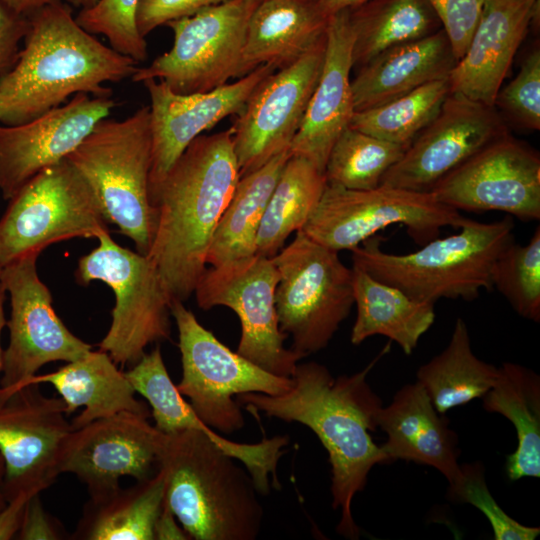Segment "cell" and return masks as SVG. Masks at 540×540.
<instances>
[{
    "label": "cell",
    "instance_id": "38",
    "mask_svg": "<svg viewBox=\"0 0 540 540\" xmlns=\"http://www.w3.org/2000/svg\"><path fill=\"white\" fill-rule=\"evenodd\" d=\"M139 0H96L82 8L76 22L93 35H103L110 47L137 63L147 58V42L138 31Z\"/></svg>",
    "mask_w": 540,
    "mask_h": 540
},
{
    "label": "cell",
    "instance_id": "4",
    "mask_svg": "<svg viewBox=\"0 0 540 540\" xmlns=\"http://www.w3.org/2000/svg\"><path fill=\"white\" fill-rule=\"evenodd\" d=\"M206 434L184 429L165 434L158 469L164 503L190 539L254 540L264 510L249 472Z\"/></svg>",
    "mask_w": 540,
    "mask_h": 540
},
{
    "label": "cell",
    "instance_id": "53",
    "mask_svg": "<svg viewBox=\"0 0 540 540\" xmlns=\"http://www.w3.org/2000/svg\"><path fill=\"white\" fill-rule=\"evenodd\" d=\"M2 270H3V267L0 265V277H1V274H2Z\"/></svg>",
    "mask_w": 540,
    "mask_h": 540
},
{
    "label": "cell",
    "instance_id": "21",
    "mask_svg": "<svg viewBox=\"0 0 540 540\" xmlns=\"http://www.w3.org/2000/svg\"><path fill=\"white\" fill-rule=\"evenodd\" d=\"M115 106L110 96L78 93L24 124L0 123L2 198L10 200L40 171L66 158Z\"/></svg>",
    "mask_w": 540,
    "mask_h": 540
},
{
    "label": "cell",
    "instance_id": "20",
    "mask_svg": "<svg viewBox=\"0 0 540 540\" xmlns=\"http://www.w3.org/2000/svg\"><path fill=\"white\" fill-rule=\"evenodd\" d=\"M274 71L273 66L263 65L236 82L191 94L176 93L166 83L156 79L142 82L151 102L149 199L154 207L163 180L187 146L222 119L239 115L256 88Z\"/></svg>",
    "mask_w": 540,
    "mask_h": 540
},
{
    "label": "cell",
    "instance_id": "24",
    "mask_svg": "<svg viewBox=\"0 0 540 540\" xmlns=\"http://www.w3.org/2000/svg\"><path fill=\"white\" fill-rule=\"evenodd\" d=\"M376 424L387 435L381 449L389 464L413 461L434 467L449 486L459 481L458 436L418 382L401 387L390 404L380 408Z\"/></svg>",
    "mask_w": 540,
    "mask_h": 540
},
{
    "label": "cell",
    "instance_id": "15",
    "mask_svg": "<svg viewBox=\"0 0 540 540\" xmlns=\"http://www.w3.org/2000/svg\"><path fill=\"white\" fill-rule=\"evenodd\" d=\"M429 192L459 211L495 210L525 222L539 221V153L506 132L439 180Z\"/></svg>",
    "mask_w": 540,
    "mask_h": 540
},
{
    "label": "cell",
    "instance_id": "3",
    "mask_svg": "<svg viewBox=\"0 0 540 540\" xmlns=\"http://www.w3.org/2000/svg\"><path fill=\"white\" fill-rule=\"evenodd\" d=\"M29 17L19 58L0 82V123L19 125L78 93L111 96L105 84L131 77L137 62L84 30L69 4L47 5Z\"/></svg>",
    "mask_w": 540,
    "mask_h": 540
},
{
    "label": "cell",
    "instance_id": "46",
    "mask_svg": "<svg viewBox=\"0 0 540 540\" xmlns=\"http://www.w3.org/2000/svg\"><path fill=\"white\" fill-rule=\"evenodd\" d=\"M177 518L164 503L154 526V540H187L186 531L179 525Z\"/></svg>",
    "mask_w": 540,
    "mask_h": 540
},
{
    "label": "cell",
    "instance_id": "30",
    "mask_svg": "<svg viewBox=\"0 0 540 540\" xmlns=\"http://www.w3.org/2000/svg\"><path fill=\"white\" fill-rule=\"evenodd\" d=\"M487 412L499 413L515 427L517 447L505 471L512 481L540 477V377L522 365L504 362L492 388L482 397Z\"/></svg>",
    "mask_w": 540,
    "mask_h": 540
},
{
    "label": "cell",
    "instance_id": "5",
    "mask_svg": "<svg viewBox=\"0 0 540 540\" xmlns=\"http://www.w3.org/2000/svg\"><path fill=\"white\" fill-rule=\"evenodd\" d=\"M511 216L483 223L472 219L459 232L435 238L412 253L394 254L381 249L382 237L373 235L350 250L352 262L411 298L435 304L441 298L476 299L491 290V271L500 253L514 239Z\"/></svg>",
    "mask_w": 540,
    "mask_h": 540
},
{
    "label": "cell",
    "instance_id": "31",
    "mask_svg": "<svg viewBox=\"0 0 540 540\" xmlns=\"http://www.w3.org/2000/svg\"><path fill=\"white\" fill-rule=\"evenodd\" d=\"M290 157V149L285 150L240 177L214 231L207 263L217 267L256 254V238L265 208Z\"/></svg>",
    "mask_w": 540,
    "mask_h": 540
},
{
    "label": "cell",
    "instance_id": "47",
    "mask_svg": "<svg viewBox=\"0 0 540 540\" xmlns=\"http://www.w3.org/2000/svg\"><path fill=\"white\" fill-rule=\"evenodd\" d=\"M9 8L21 15L30 16L37 10L58 2L81 7L82 0H2Z\"/></svg>",
    "mask_w": 540,
    "mask_h": 540
},
{
    "label": "cell",
    "instance_id": "37",
    "mask_svg": "<svg viewBox=\"0 0 540 540\" xmlns=\"http://www.w3.org/2000/svg\"><path fill=\"white\" fill-rule=\"evenodd\" d=\"M492 287L524 319L540 321V227L525 245L515 242L498 256L491 271Z\"/></svg>",
    "mask_w": 540,
    "mask_h": 540
},
{
    "label": "cell",
    "instance_id": "43",
    "mask_svg": "<svg viewBox=\"0 0 540 540\" xmlns=\"http://www.w3.org/2000/svg\"><path fill=\"white\" fill-rule=\"evenodd\" d=\"M29 30V17L16 13L0 0V82L17 63Z\"/></svg>",
    "mask_w": 540,
    "mask_h": 540
},
{
    "label": "cell",
    "instance_id": "28",
    "mask_svg": "<svg viewBox=\"0 0 540 540\" xmlns=\"http://www.w3.org/2000/svg\"><path fill=\"white\" fill-rule=\"evenodd\" d=\"M352 275L357 315L351 343L359 345L371 336L381 335L398 344L405 354H411L434 323L435 304L415 300L354 265Z\"/></svg>",
    "mask_w": 540,
    "mask_h": 540
},
{
    "label": "cell",
    "instance_id": "16",
    "mask_svg": "<svg viewBox=\"0 0 540 540\" xmlns=\"http://www.w3.org/2000/svg\"><path fill=\"white\" fill-rule=\"evenodd\" d=\"M325 34L301 57L266 77L231 127L240 177L289 150L324 64Z\"/></svg>",
    "mask_w": 540,
    "mask_h": 540
},
{
    "label": "cell",
    "instance_id": "39",
    "mask_svg": "<svg viewBox=\"0 0 540 540\" xmlns=\"http://www.w3.org/2000/svg\"><path fill=\"white\" fill-rule=\"evenodd\" d=\"M448 497L479 509L488 519L496 540H533L540 534L539 527L525 526L502 510L486 485L481 463L461 465V477L449 486Z\"/></svg>",
    "mask_w": 540,
    "mask_h": 540
},
{
    "label": "cell",
    "instance_id": "17",
    "mask_svg": "<svg viewBox=\"0 0 540 540\" xmlns=\"http://www.w3.org/2000/svg\"><path fill=\"white\" fill-rule=\"evenodd\" d=\"M72 430L64 401L45 396L39 384L26 385L0 401L7 501L19 494H40L56 481L62 447Z\"/></svg>",
    "mask_w": 540,
    "mask_h": 540
},
{
    "label": "cell",
    "instance_id": "6",
    "mask_svg": "<svg viewBox=\"0 0 540 540\" xmlns=\"http://www.w3.org/2000/svg\"><path fill=\"white\" fill-rule=\"evenodd\" d=\"M94 189L107 222L147 255L158 208L149 199L152 140L149 106L124 120L105 118L66 157Z\"/></svg>",
    "mask_w": 540,
    "mask_h": 540
},
{
    "label": "cell",
    "instance_id": "23",
    "mask_svg": "<svg viewBox=\"0 0 540 540\" xmlns=\"http://www.w3.org/2000/svg\"><path fill=\"white\" fill-rule=\"evenodd\" d=\"M353 32L349 9L328 18L323 68L290 152L324 172L328 155L355 113L351 90Z\"/></svg>",
    "mask_w": 540,
    "mask_h": 540
},
{
    "label": "cell",
    "instance_id": "36",
    "mask_svg": "<svg viewBox=\"0 0 540 540\" xmlns=\"http://www.w3.org/2000/svg\"><path fill=\"white\" fill-rule=\"evenodd\" d=\"M405 150L404 146L348 126L328 155L324 169L326 182L350 190L376 188Z\"/></svg>",
    "mask_w": 540,
    "mask_h": 540
},
{
    "label": "cell",
    "instance_id": "2",
    "mask_svg": "<svg viewBox=\"0 0 540 540\" xmlns=\"http://www.w3.org/2000/svg\"><path fill=\"white\" fill-rule=\"evenodd\" d=\"M240 179L231 128L196 137L163 180L147 257L171 300L184 302L206 270L214 231Z\"/></svg>",
    "mask_w": 540,
    "mask_h": 540
},
{
    "label": "cell",
    "instance_id": "26",
    "mask_svg": "<svg viewBox=\"0 0 540 540\" xmlns=\"http://www.w3.org/2000/svg\"><path fill=\"white\" fill-rule=\"evenodd\" d=\"M43 383L55 388L66 405L68 416L83 407L81 413L72 419V429L120 412L151 416L148 405L136 398L124 371L100 349L91 350L56 371L36 374L22 387Z\"/></svg>",
    "mask_w": 540,
    "mask_h": 540
},
{
    "label": "cell",
    "instance_id": "45",
    "mask_svg": "<svg viewBox=\"0 0 540 540\" xmlns=\"http://www.w3.org/2000/svg\"><path fill=\"white\" fill-rule=\"evenodd\" d=\"M33 496V494H19L0 510V540L16 538L26 504Z\"/></svg>",
    "mask_w": 540,
    "mask_h": 540
},
{
    "label": "cell",
    "instance_id": "25",
    "mask_svg": "<svg viewBox=\"0 0 540 540\" xmlns=\"http://www.w3.org/2000/svg\"><path fill=\"white\" fill-rule=\"evenodd\" d=\"M455 63L442 29L391 47L359 67L351 80L355 112L380 106L428 82L446 78Z\"/></svg>",
    "mask_w": 540,
    "mask_h": 540
},
{
    "label": "cell",
    "instance_id": "32",
    "mask_svg": "<svg viewBox=\"0 0 540 540\" xmlns=\"http://www.w3.org/2000/svg\"><path fill=\"white\" fill-rule=\"evenodd\" d=\"M353 67L396 45L426 37L440 22L427 0H366L349 8Z\"/></svg>",
    "mask_w": 540,
    "mask_h": 540
},
{
    "label": "cell",
    "instance_id": "19",
    "mask_svg": "<svg viewBox=\"0 0 540 540\" xmlns=\"http://www.w3.org/2000/svg\"><path fill=\"white\" fill-rule=\"evenodd\" d=\"M164 440L148 417L120 412L73 429L62 447L60 472L76 476L90 496L99 495L118 487L123 476L152 477Z\"/></svg>",
    "mask_w": 540,
    "mask_h": 540
},
{
    "label": "cell",
    "instance_id": "35",
    "mask_svg": "<svg viewBox=\"0 0 540 540\" xmlns=\"http://www.w3.org/2000/svg\"><path fill=\"white\" fill-rule=\"evenodd\" d=\"M449 93L448 77L434 80L380 106L355 112L349 126L407 148Z\"/></svg>",
    "mask_w": 540,
    "mask_h": 540
},
{
    "label": "cell",
    "instance_id": "11",
    "mask_svg": "<svg viewBox=\"0 0 540 540\" xmlns=\"http://www.w3.org/2000/svg\"><path fill=\"white\" fill-rule=\"evenodd\" d=\"M468 218L430 192L379 185L350 190L326 185L302 230L334 251L352 250L384 228L401 224L419 245L437 237L443 227L459 229Z\"/></svg>",
    "mask_w": 540,
    "mask_h": 540
},
{
    "label": "cell",
    "instance_id": "52",
    "mask_svg": "<svg viewBox=\"0 0 540 540\" xmlns=\"http://www.w3.org/2000/svg\"><path fill=\"white\" fill-rule=\"evenodd\" d=\"M295 1H304V2H319V0H295Z\"/></svg>",
    "mask_w": 540,
    "mask_h": 540
},
{
    "label": "cell",
    "instance_id": "1",
    "mask_svg": "<svg viewBox=\"0 0 540 540\" xmlns=\"http://www.w3.org/2000/svg\"><path fill=\"white\" fill-rule=\"evenodd\" d=\"M388 351L389 344L362 371L338 377L317 362L298 363L287 392L236 397L253 413L297 422L316 434L331 466L332 507L341 512L336 531L348 539L360 535L351 510L354 496L365 488L376 464H389L370 434L378 428L376 417L382 401L367 382L372 367Z\"/></svg>",
    "mask_w": 540,
    "mask_h": 540
},
{
    "label": "cell",
    "instance_id": "10",
    "mask_svg": "<svg viewBox=\"0 0 540 540\" xmlns=\"http://www.w3.org/2000/svg\"><path fill=\"white\" fill-rule=\"evenodd\" d=\"M170 311L178 330L182 365L176 387L207 426L221 433H234L245 425L238 395H281L291 388V378L270 373L230 350L198 322L182 301L173 300Z\"/></svg>",
    "mask_w": 540,
    "mask_h": 540
},
{
    "label": "cell",
    "instance_id": "9",
    "mask_svg": "<svg viewBox=\"0 0 540 540\" xmlns=\"http://www.w3.org/2000/svg\"><path fill=\"white\" fill-rule=\"evenodd\" d=\"M100 201L67 159L30 179L10 200L0 219V265L36 254L73 238L109 232Z\"/></svg>",
    "mask_w": 540,
    "mask_h": 540
},
{
    "label": "cell",
    "instance_id": "51",
    "mask_svg": "<svg viewBox=\"0 0 540 540\" xmlns=\"http://www.w3.org/2000/svg\"><path fill=\"white\" fill-rule=\"evenodd\" d=\"M95 2H96V0H82L81 7H82V8L90 7V6H92Z\"/></svg>",
    "mask_w": 540,
    "mask_h": 540
},
{
    "label": "cell",
    "instance_id": "40",
    "mask_svg": "<svg viewBox=\"0 0 540 540\" xmlns=\"http://www.w3.org/2000/svg\"><path fill=\"white\" fill-rule=\"evenodd\" d=\"M517 127L540 129V49L535 46L526 55L517 75L501 87L494 103Z\"/></svg>",
    "mask_w": 540,
    "mask_h": 540
},
{
    "label": "cell",
    "instance_id": "42",
    "mask_svg": "<svg viewBox=\"0 0 540 540\" xmlns=\"http://www.w3.org/2000/svg\"><path fill=\"white\" fill-rule=\"evenodd\" d=\"M229 0H139L136 22L142 37L169 21L191 16Z\"/></svg>",
    "mask_w": 540,
    "mask_h": 540
},
{
    "label": "cell",
    "instance_id": "12",
    "mask_svg": "<svg viewBox=\"0 0 540 540\" xmlns=\"http://www.w3.org/2000/svg\"><path fill=\"white\" fill-rule=\"evenodd\" d=\"M261 0H229L169 21L172 48L131 76L156 79L179 94L211 91L238 77L250 17Z\"/></svg>",
    "mask_w": 540,
    "mask_h": 540
},
{
    "label": "cell",
    "instance_id": "44",
    "mask_svg": "<svg viewBox=\"0 0 540 540\" xmlns=\"http://www.w3.org/2000/svg\"><path fill=\"white\" fill-rule=\"evenodd\" d=\"M39 495H34L27 502L16 539H69L70 535H68L61 522L44 508Z\"/></svg>",
    "mask_w": 540,
    "mask_h": 540
},
{
    "label": "cell",
    "instance_id": "29",
    "mask_svg": "<svg viewBox=\"0 0 540 540\" xmlns=\"http://www.w3.org/2000/svg\"><path fill=\"white\" fill-rule=\"evenodd\" d=\"M164 474L130 487L120 485L89 496L71 540H154V526L164 504Z\"/></svg>",
    "mask_w": 540,
    "mask_h": 540
},
{
    "label": "cell",
    "instance_id": "14",
    "mask_svg": "<svg viewBox=\"0 0 540 540\" xmlns=\"http://www.w3.org/2000/svg\"><path fill=\"white\" fill-rule=\"evenodd\" d=\"M39 255L22 257L3 267L0 281L10 296L6 321L9 342L3 350L0 401L20 389L45 364L74 361L93 346L75 336L57 316L52 296L40 280Z\"/></svg>",
    "mask_w": 540,
    "mask_h": 540
},
{
    "label": "cell",
    "instance_id": "27",
    "mask_svg": "<svg viewBox=\"0 0 540 540\" xmlns=\"http://www.w3.org/2000/svg\"><path fill=\"white\" fill-rule=\"evenodd\" d=\"M328 18L318 2L261 0L248 23L237 78L263 65H290L325 34Z\"/></svg>",
    "mask_w": 540,
    "mask_h": 540
},
{
    "label": "cell",
    "instance_id": "34",
    "mask_svg": "<svg viewBox=\"0 0 540 540\" xmlns=\"http://www.w3.org/2000/svg\"><path fill=\"white\" fill-rule=\"evenodd\" d=\"M326 185L324 172L309 160L291 155L265 208L256 238V254L275 256L290 234L305 225Z\"/></svg>",
    "mask_w": 540,
    "mask_h": 540
},
{
    "label": "cell",
    "instance_id": "8",
    "mask_svg": "<svg viewBox=\"0 0 540 540\" xmlns=\"http://www.w3.org/2000/svg\"><path fill=\"white\" fill-rule=\"evenodd\" d=\"M97 239L98 246L79 259L75 277L81 285L99 280L113 290L112 322L98 347L117 365L132 366L148 345L170 338L172 300L147 255L123 248L109 232Z\"/></svg>",
    "mask_w": 540,
    "mask_h": 540
},
{
    "label": "cell",
    "instance_id": "49",
    "mask_svg": "<svg viewBox=\"0 0 540 540\" xmlns=\"http://www.w3.org/2000/svg\"><path fill=\"white\" fill-rule=\"evenodd\" d=\"M6 296H7L6 289L4 285L2 284V282L0 281V374H1L2 363H3V348L1 346V334L4 327L6 326V321H7L5 318V313H4V303L6 301Z\"/></svg>",
    "mask_w": 540,
    "mask_h": 540
},
{
    "label": "cell",
    "instance_id": "18",
    "mask_svg": "<svg viewBox=\"0 0 540 540\" xmlns=\"http://www.w3.org/2000/svg\"><path fill=\"white\" fill-rule=\"evenodd\" d=\"M507 128L495 107L450 92L437 115L383 176L380 185L429 192Z\"/></svg>",
    "mask_w": 540,
    "mask_h": 540
},
{
    "label": "cell",
    "instance_id": "33",
    "mask_svg": "<svg viewBox=\"0 0 540 540\" xmlns=\"http://www.w3.org/2000/svg\"><path fill=\"white\" fill-rule=\"evenodd\" d=\"M498 367L478 358L471 347L468 327L457 318L446 348L416 374L435 409L445 414L452 408L482 398L494 385Z\"/></svg>",
    "mask_w": 540,
    "mask_h": 540
},
{
    "label": "cell",
    "instance_id": "13",
    "mask_svg": "<svg viewBox=\"0 0 540 540\" xmlns=\"http://www.w3.org/2000/svg\"><path fill=\"white\" fill-rule=\"evenodd\" d=\"M278 280L273 259L255 254L206 268L194 294L203 310L225 306L236 313L241 323L237 353L270 373L291 378L303 357L284 346L287 335L279 327L275 308Z\"/></svg>",
    "mask_w": 540,
    "mask_h": 540
},
{
    "label": "cell",
    "instance_id": "50",
    "mask_svg": "<svg viewBox=\"0 0 540 540\" xmlns=\"http://www.w3.org/2000/svg\"><path fill=\"white\" fill-rule=\"evenodd\" d=\"M4 477H5V462H4L3 456L0 453V510H2L8 502L3 492Z\"/></svg>",
    "mask_w": 540,
    "mask_h": 540
},
{
    "label": "cell",
    "instance_id": "22",
    "mask_svg": "<svg viewBox=\"0 0 540 540\" xmlns=\"http://www.w3.org/2000/svg\"><path fill=\"white\" fill-rule=\"evenodd\" d=\"M538 11L539 0H486L465 53L449 73L450 92L494 107Z\"/></svg>",
    "mask_w": 540,
    "mask_h": 540
},
{
    "label": "cell",
    "instance_id": "7",
    "mask_svg": "<svg viewBox=\"0 0 540 540\" xmlns=\"http://www.w3.org/2000/svg\"><path fill=\"white\" fill-rule=\"evenodd\" d=\"M279 280L275 308L291 349L303 358L324 349L354 305L352 268L338 252L296 231L272 257Z\"/></svg>",
    "mask_w": 540,
    "mask_h": 540
},
{
    "label": "cell",
    "instance_id": "41",
    "mask_svg": "<svg viewBox=\"0 0 540 540\" xmlns=\"http://www.w3.org/2000/svg\"><path fill=\"white\" fill-rule=\"evenodd\" d=\"M444 31L456 62L465 53L486 0H427Z\"/></svg>",
    "mask_w": 540,
    "mask_h": 540
},
{
    "label": "cell",
    "instance_id": "48",
    "mask_svg": "<svg viewBox=\"0 0 540 540\" xmlns=\"http://www.w3.org/2000/svg\"><path fill=\"white\" fill-rule=\"evenodd\" d=\"M366 0H319V6L323 12L330 16L340 10L355 7Z\"/></svg>",
    "mask_w": 540,
    "mask_h": 540
}]
</instances>
